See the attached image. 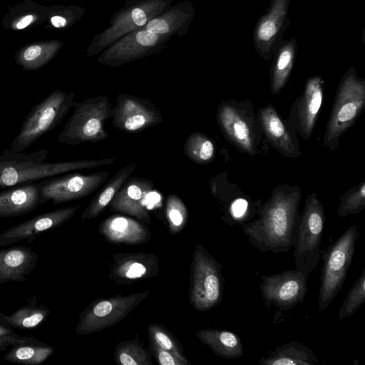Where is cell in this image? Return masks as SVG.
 <instances>
[{
	"label": "cell",
	"mask_w": 365,
	"mask_h": 365,
	"mask_svg": "<svg viewBox=\"0 0 365 365\" xmlns=\"http://www.w3.org/2000/svg\"><path fill=\"white\" fill-rule=\"evenodd\" d=\"M299 188L277 190L257 209V217L241 225L249 242L262 252H287L295 243Z\"/></svg>",
	"instance_id": "6da1fadb"
},
{
	"label": "cell",
	"mask_w": 365,
	"mask_h": 365,
	"mask_svg": "<svg viewBox=\"0 0 365 365\" xmlns=\"http://www.w3.org/2000/svg\"><path fill=\"white\" fill-rule=\"evenodd\" d=\"M49 153L47 149L27 154L11 149L4 150L0 153V187L25 184L78 170L108 165L116 160L113 157L101 160L46 162Z\"/></svg>",
	"instance_id": "7a4b0ae2"
},
{
	"label": "cell",
	"mask_w": 365,
	"mask_h": 365,
	"mask_svg": "<svg viewBox=\"0 0 365 365\" xmlns=\"http://www.w3.org/2000/svg\"><path fill=\"white\" fill-rule=\"evenodd\" d=\"M359 232L356 225L349 227L324 252L318 299V311H324L341 289L354 258Z\"/></svg>",
	"instance_id": "3957f363"
},
{
	"label": "cell",
	"mask_w": 365,
	"mask_h": 365,
	"mask_svg": "<svg viewBox=\"0 0 365 365\" xmlns=\"http://www.w3.org/2000/svg\"><path fill=\"white\" fill-rule=\"evenodd\" d=\"M72 115L58 136L61 143L76 145L106 139L105 123L113 117V108L108 96H97L76 102Z\"/></svg>",
	"instance_id": "277c9868"
},
{
	"label": "cell",
	"mask_w": 365,
	"mask_h": 365,
	"mask_svg": "<svg viewBox=\"0 0 365 365\" xmlns=\"http://www.w3.org/2000/svg\"><path fill=\"white\" fill-rule=\"evenodd\" d=\"M365 104V81L357 76L354 67L343 76L328 120L323 145L334 150L341 135L360 115Z\"/></svg>",
	"instance_id": "5b68a950"
},
{
	"label": "cell",
	"mask_w": 365,
	"mask_h": 365,
	"mask_svg": "<svg viewBox=\"0 0 365 365\" xmlns=\"http://www.w3.org/2000/svg\"><path fill=\"white\" fill-rule=\"evenodd\" d=\"M75 93L56 89L32 108L24 120L11 150L22 152L53 130L75 104Z\"/></svg>",
	"instance_id": "8992f818"
},
{
	"label": "cell",
	"mask_w": 365,
	"mask_h": 365,
	"mask_svg": "<svg viewBox=\"0 0 365 365\" xmlns=\"http://www.w3.org/2000/svg\"><path fill=\"white\" fill-rule=\"evenodd\" d=\"M325 212L316 193L309 195L302 213L299 215L295 235L294 264L296 269L309 275L321 258L322 238Z\"/></svg>",
	"instance_id": "52a82bcc"
},
{
	"label": "cell",
	"mask_w": 365,
	"mask_h": 365,
	"mask_svg": "<svg viewBox=\"0 0 365 365\" xmlns=\"http://www.w3.org/2000/svg\"><path fill=\"white\" fill-rule=\"evenodd\" d=\"M173 0H130L112 18L109 26L93 39L88 56L97 54L125 35L144 26L171 7Z\"/></svg>",
	"instance_id": "ba28073f"
},
{
	"label": "cell",
	"mask_w": 365,
	"mask_h": 365,
	"mask_svg": "<svg viewBox=\"0 0 365 365\" xmlns=\"http://www.w3.org/2000/svg\"><path fill=\"white\" fill-rule=\"evenodd\" d=\"M222 265L202 245L195 247L190 267L189 300L197 311H208L221 302L225 278Z\"/></svg>",
	"instance_id": "9c48e42d"
},
{
	"label": "cell",
	"mask_w": 365,
	"mask_h": 365,
	"mask_svg": "<svg viewBox=\"0 0 365 365\" xmlns=\"http://www.w3.org/2000/svg\"><path fill=\"white\" fill-rule=\"evenodd\" d=\"M149 290L127 296L118 294L92 302L79 315L77 335L98 332L124 319L144 299Z\"/></svg>",
	"instance_id": "30bf717a"
},
{
	"label": "cell",
	"mask_w": 365,
	"mask_h": 365,
	"mask_svg": "<svg viewBox=\"0 0 365 365\" xmlns=\"http://www.w3.org/2000/svg\"><path fill=\"white\" fill-rule=\"evenodd\" d=\"M261 279L259 291L264 304L267 307L273 305L280 311L302 303L308 291V275L296 269L262 275Z\"/></svg>",
	"instance_id": "8fae6325"
},
{
	"label": "cell",
	"mask_w": 365,
	"mask_h": 365,
	"mask_svg": "<svg viewBox=\"0 0 365 365\" xmlns=\"http://www.w3.org/2000/svg\"><path fill=\"white\" fill-rule=\"evenodd\" d=\"M108 172L83 175L69 173L41 180L37 186L40 205L51 201L59 204L84 197L99 188L108 179Z\"/></svg>",
	"instance_id": "7c38bea8"
},
{
	"label": "cell",
	"mask_w": 365,
	"mask_h": 365,
	"mask_svg": "<svg viewBox=\"0 0 365 365\" xmlns=\"http://www.w3.org/2000/svg\"><path fill=\"white\" fill-rule=\"evenodd\" d=\"M169 38L142 27L125 35L105 48L97 61L101 64L119 66L157 51Z\"/></svg>",
	"instance_id": "4fadbf2b"
},
{
	"label": "cell",
	"mask_w": 365,
	"mask_h": 365,
	"mask_svg": "<svg viewBox=\"0 0 365 365\" xmlns=\"http://www.w3.org/2000/svg\"><path fill=\"white\" fill-rule=\"evenodd\" d=\"M162 121L160 110L150 100L125 93L118 96L113 108L114 128L126 133H138Z\"/></svg>",
	"instance_id": "5bb4252c"
},
{
	"label": "cell",
	"mask_w": 365,
	"mask_h": 365,
	"mask_svg": "<svg viewBox=\"0 0 365 365\" xmlns=\"http://www.w3.org/2000/svg\"><path fill=\"white\" fill-rule=\"evenodd\" d=\"M290 0H272L266 13L257 21L254 31L255 48L260 58L270 60L283 40L290 24Z\"/></svg>",
	"instance_id": "9a60e30c"
},
{
	"label": "cell",
	"mask_w": 365,
	"mask_h": 365,
	"mask_svg": "<svg viewBox=\"0 0 365 365\" xmlns=\"http://www.w3.org/2000/svg\"><path fill=\"white\" fill-rule=\"evenodd\" d=\"M216 118L227 138L238 150L255 155L257 153V128L253 115L242 106L225 101L217 109Z\"/></svg>",
	"instance_id": "2e32d148"
},
{
	"label": "cell",
	"mask_w": 365,
	"mask_h": 365,
	"mask_svg": "<svg viewBox=\"0 0 365 365\" xmlns=\"http://www.w3.org/2000/svg\"><path fill=\"white\" fill-rule=\"evenodd\" d=\"M153 193L154 184L151 180L138 177L128 178L108 205L113 212L150 223L149 200Z\"/></svg>",
	"instance_id": "e0dca14e"
},
{
	"label": "cell",
	"mask_w": 365,
	"mask_h": 365,
	"mask_svg": "<svg viewBox=\"0 0 365 365\" xmlns=\"http://www.w3.org/2000/svg\"><path fill=\"white\" fill-rule=\"evenodd\" d=\"M79 207L80 205H76L55 210L13 226L0 233V246L13 245L22 240L31 242L40 234L67 222Z\"/></svg>",
	"instance_id": "ac0fdd59"
},
{
	"label": "cell",
	"mask_w": 365,
	"mask_h": 365,
	"mask_svg": "<svg viewBox=\"0 0 365 365\" xmlns=\"http://www.w3.org/2000/svg\"><path fill=\"white\" fill-rule=\"evenodd\" d=\"M110 269V278L120 284H130L158 275V257L153 253H115Z\"/></svg>",
	"instance_id": "d6986e66"
},
{
	"label": "cell",
	"mask_w": 365,
	"mask_h": 365,
	"mask_svg": "<svg viewBox=\"0 0 365 365\" xmlns=\"http://www.w3.org/2000/svg\"><path fill=\"white\" fill-rule=\"evenodd\" d=\"M324 81L314 76L306 81L304 91L297 101L294 116L300 135L307 140L312 135L322 106Z\"/></svg>",
	"instance_id": "ffe728a7"
},
{
	"label": "cell",
	"mask_w": 365,
	"mask_h": 365,
	"mask_svg": "<svg viewBox=\"0 0 365 365\" xmlns=\"http://www.w3.org/2000/svg\"><path fill=\"white\" fill-rule=\"evenodd\" d=\"M99 232L114 244L140 245L148 242L151 233L140 222L120 215H113L98 225Z\"/></svg>",
	"instance_id": "44dd1931"
},
{
	"label": "cell",
	"mask_w": 365,
	"mask_h": 365,
	"mask_svg": "<svg viewBox=\"0 0 365 365\" xmlns=\"http://www.w3.org/2000/svg\"><path fill=\"white\" fill-rule=\"evenodd\" d=\"M38 255L31 247L14 246L0 250V285L24 282L35 268Z\"/></svg>",
	"instance_id": "7402d4cb"
},
{
	"label": "cell",
	"mask_w": 365,
	"mask_h": 365,
	"mask_svg": "<svg viewBox=\"0 0 365 365\" xmlns=\"http://www.w3.org/2000/svg\"><path fill=\"white\" fill-rule=\"evenodd\" d=\"M257 116L262 131L275 149L289 158L299 154L295 140L272 105L260 108Z\"/></svg>",
	"instance_id": "603a6c76"
},
{
	"label": "cell",
	"mask_w": 365,
	"mask_h": 365,
	"mask_svg": "<svg viewBox=\"0 0 365 365\" xmlns=\"http://www.w3.org/2000/svg\"><path fill=\"white\" fill-rule=\"evenodd\" d=\"M195 9L190 2L182 1L150 20L144 26L147 31L170 37L185 34L193 19Z\"/></svg>",
	"instance_id": "cb8c5ba5"
},
{
	"label": "cell",
	"mask_w": 365,
	"mask_h": 365,
	"mask_svg": "<svg viewBox=\"0 0 365 365\" xmlns=\"http://www.w3.org/2000/svg\"><path fill=\"white\" fill-rule=\"evenodd\" d=\"M40 205L37 183H25L0 192V217L29 214Z\"/></svg>",
	"instance_id": "d4e9b609"
},
{
	"label": "cell",
	"mask_w": 365,
	"mask_h": 365,
	"mask_svg": "<svg viewBox=\"0 0 365 365\" xmlns=\"http://www.w3.org/2000/svg\"><path fill=\"white\" fill-rule=\"evenodd\" d=\"M48 14V6L32 0H23L9 6L1 25L6 30L23 31L45 23Z\"/></svg>",
	"instance_id": "484cf974"
},
{
	"label": "cell",
	"mask_w": 365,
	"mask_h": 365,
	"mask_svg": "<svg viewBox=\"0 0 365 365\" xmlns=\"http://www.w3.org/2000/svg\"><path fill=\"white\" fill-rule=\"evenodd\" d=\"M63 45L61 41L56 39L28 43L16 52L14 60L26 71H36L48 63Z\"/></svg>",
	"instance_id": "4316f807"
},
{
	"label": "cell",
	"mask_w": 365,
	"mask_h": 365,
	"mask_svg": "<svg viewBox=\"0 0 365 365\" xmlns=\"http://www.w3.org/2000/svg\"><path fill=\"white\" fill-rule=\"evenodd\" d=\"M196 336L215 355L226 359H237L244 354L240 337L232 331L206 328L198 330Z\"/></svg>",
	"instance_id": "83f0119b"
},
{
	"label": "cell",
	"mask_w": 365,
	"mask_h": 365,
	"mask_svg": "<svg viewBox=\"0 0 365 365\" xmlns=\"http://www.w3.org/2000/svg\"><path fill=\"white\" fill-rule=\"evenodd\" d=\"M297 50V39L292 37L282 40L274 53L270 69V89L273 94L278 93L286 85L295 62Z\"/></svg>",
	"instance_id": "f1b7e54d"
},
{
	"label": "cell",
	"mask_w": 365,
	"mask_h": 365,
	"mask_svg": "<svg viewBox=\"0 0 365 365\" xmlns=\"http://www.w3.org/2000/svg\"><path fill=\"white\" fill-rule=\"evenodd\" d=\"M269 356L259 359L260 365H318L319 361L313 350L304 344L291 341L277 346Z\"/></svg>",
	"instance_id": "f546056e"
},
{
	"label": "cell",
	"mask_w": 365,
	"mask_h": 365,
	"mask_svg": "<svg viewBox=\"0 0 365 365\" xmlns=\"http://www.w3.org/2000/svg\"><path fill=\"white\" fill-rule=\"evenodd\" d=\"M135 168L136 164L135 162L121 168L103 187L85 209L81 215L82 220H89L97 217L110 204Z\"/></svg>",
	"instance_id": "4dcf8cb0"
},
{
	"label": "cell",
	"mask_w": 365,
	"mask_h": 365,
	"mask_svg": "<svg viewBox=\"0 0 365 365\" xmlns=\"http://www.w3.org/2000/svg\"><path fill=\"white\" fill-rule=\"evenodd\" d=\"M51 310L44 304L38 305L37 298L32 295L29 303L10 314L0 312V321L13 329H34L42 324Z\"/></svg>",
	"instance_id": "1f68e13d"
},
{
	"label": "cell",
	"mask_w": 365,
	"mask_h": 365,
	"mask_svg": "<svg viewBox=\"0 0 365 365\" xmlns=\"http://www.w3.org/2000/svg\"><path fill=\"white\" fill-rule=\"evenodd\" d=\"M54 353V348L38 339L16 344L4 354L6 361L24 365H39Z\"/></svg>",
	"instance_id": "d6a6232c"
},
{
	"label": "cell",
	"mask_w": 365,
	"mask_h": 365,
	"mask_svg": "<svg viewBox=\"0 0 365 365\" xmlns=\"http://www.w3.org/2000/svg\"><path fill=\"white\" fill-rule=\"evenodd\" d=\"M183 150L190 160L202 165L210 163L215 153L212 141L199 132L192 133L187 136L184 143Z\"/></svg>",
	"instance_id": "836d02e7"
},
{
	"label": "cell",
	"mask_w": 365,
	"mask_h": 365,
	"mask_svg": "<svg viewBox=\"0 0 365 365\" xmlns=\"http://www.w3.org/2000/svg\"><path fill=\"white\" fill-rule=\"evenodd\" d=\"M114 361L120 365H153L150 356L138 339L119 342L115 349Z\"/></svg>",
	"instance_id": "e575fe53"
},
{
	"label": "cell",
	"mask_w": 365,
	"mask_h": 365,
	"mask_svg": "<svg viewBox=\"0 0 365 365\" xmlns=\"http://www.w3.org/2000/svg\"><path fill=\"white\" fill-rule=\"evenodd\" d=\"M83 13L80 6L69 5L48 6L46 29H66L79 20Z\"/></svg>",
	"instance_id": "d590c367"
},
{
	"label": "cell",
	"mask_w": 365,
	"mask_h": 365,
	"mask_svg": "<svg viewBox=\"0 0 365 365\" xmlns=\"http://www.w3.org/2000/svg\"><path fill=\"white\" fill-rule=\"evenodd\" d=\"M165 212L170 234L180 232L188 220L187 209L182 199L175 194L169 195L166 199Z\"/></svg>",
	"instance_id": "8d00e7d4"
},
{
	"label": "cell",
	"mask_w": 365,
	"mask_h": 365,
	"mask_svg": "<svg viewBox=\"0 0 365 365\" xmlns=\"http://www.w3.org/2000/svg\"><path fill=\"white\" fill-rule=\"evenodd\" d=\"M365 302V269L350 288L339 310L338 318L342 320L354 314Z\"/></svg>",
	"instance_id": "74e56055"
},
{
	"label": "cell",
	"mask_w": 365,
	"mask_h": 365,
	"mask_svg": "<svg viewBox=\"0 0 365 365\" xmlns=\"http://www.w3.org/2000/svg\"><path fill=\"white\" fill-rule=\"evenodd\" d=\"M150 342L172 352L179 357H185L181 344L165 327L158 324H150L148 327Z\"/></svg>",
	"instance_id": "f35d334b"
},
{
	"label": "cell",
	"mask_w": 365,
	"mask_h": 365,
	"mask_svg": "<svg viewBox=\"0 0 365 365\" xmlns=\"http://www.w3.org/2000/svg\"><path fill=\"white\" fill-rule=\"evenodd\" d=\"M365 207V182L351 188L340 197L337 215L341 217L359 214Z\"/></svg>",
	"instance_id": "ab89813d"
},
{
	"label": "cell",
	"mask_w": 365,
	"mask_h": 365,
	"mask_svg": "<svg viewBox=\"0 0 365 365\" xmlns=\"http://www.w3.org/2000/svg\"><path fill=\"white\" fill-rule=\"evenodd\" d=\"M33 336L17 334L13 328L0 321V351H5L9 346L36 341Z\"/></svg>",
	"instance_id": "60d3db41"
},
{
	"label": "cell",
	"mask_w": 365,
	"mask_h": 365,
	"mask_svg": "<svg viewBox=\"0 0 365 365\" xmlns=\"http://www.w3.org/2000/svg\"><path fill=\"white\" fill-rule=\"evenodd\" d=\"M154 355L160 365H190V362L186 357L182 358L167 351L157 344L150 342Z\"/></svg>",
	"instance_id": "b9f144b4"
}]
</instances>
